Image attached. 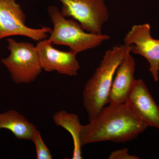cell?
Masks as SVG:
<instances>
[{"mask_svg":"<svg viewBox=\"0 0 159 159\" xmlns=\"http://www.w3.org/2000/svg\"><path fill=\"white\" fill-rule=\"evenodd\" d=\"M148 126L137 118L125 103L105 106L88 124L82 125L81 143H125L136 139Z\"/></svg>","mask_w":159,"mask_h":159,"instance_id":"6da1fadb","label":"cell"},{"mask_svg":"<svg viewBox=\"0 0 159 159\" xmlns=\"http://www.w3.org/2000/svg\"><path fill=\"white\" fill-rule=\"evenodd\" d=\"M131 48L123 44L106 51L93 76L88 80L83 93V103L89 121L98 116L109 102V96L116 71Z\"/></svg>","mask_w":159,"mask_h":159,"instance_id":"7a4b0ae2","label":"cell"},{"mask_svg":"<svg viewBox=\"0 0 159 159\" xmlns=\"http://www.w3.org/2000/svg\"><path fill=\"white\" fill-rule=\"evenodd\" d=\"M48 11L53 25L48 39L53 45L66 46L70 51L77 54L97 48L110 39L107 34H93L85 31L77 21L63 16L55 6H49Z\"/></svg>","mask_w":159,"mask_h":159,"instance_id":"3957f363","label":"cell"},{"mask_svg":"<svg viewBox=\"0 0 159 159\" xmlns=\"http://www.w3.org/2000/svg\"><path fill=\"white\" fill-rule=\"evenodd\" d=\"M7 42L9 54L1 59V62L9 71L12 81L17 84L34 81L43 70L35 46L11 38L8 39Z\"/></svg>","mask_w":159,"mask_h":159,"instance_id":"277c9868","label":"cell"},{"mask_svg":"<svg viewBox=\"0 0 159 159\" xmlns=\"http://www.w3.org/2000/svg\"><path fill=\"white\" fill-rule=\"evenodd\" d=\"M63 16L79 23L84 30L93 34H102L109 13L104 0H59Z\"/></svg>","mask_w":159,"mask_h":159,"instance_id":"5b68a950","label":"cell"},{"mask_svg":"<svg viewBox=\"0 0 159 159\" xmlns=\"http://www.w3.org/2000/svg\"><path fill=\"white\" fill-rule=\"evenodd\" d=\"M26 15L16 0H0V40L15 35L26 36L34 41L47 39L52 29H33L26 25Z\"/></svg>","mask_w":159,"mask_h":159,"instance_id":"8992f818","label":"cell"},{"mask_svg":"<svg viewBox=\"0 0 159 159\" xmlns=\"http://www.w3.org/2000/svg\"><path fill=\"white\" fill-rule=\"evenodd\" d=\"M124 44L131 48L130 53L140 55L149 64V70L155 82L159 79V39L151 34L148 24L134 25L125 35Z\"/></svg>","mask_w":159,"mask_h":159,"instance_id":"52a82bcc","label":"cell"},{"mask_svg":"<svg viewBox=\"0 0 159 159\" xmlns=\"http://www.w3.org/2000/svg\"><path fill=\"white\" fill-rule=\"evenodd\" d=\"M49 39L39 42L36 46L41 67L48 72L56 71L67 76H77L80 69L77 54L73 51H63L54 48Z\"/></svg>","mask_w":159,"mask_h":159,"instance_id":"ba28073f","label":"cell"},{"mask_svg":"<svg viewBox=\"0 0 159 159\" xmlns=\"http://www.w3.org/2000/svg\"><path fill=\"white\" fill-rule=\"evenodd\" d=\"M125 104L132 112L148 127L159 129V106L142 79H136Z\"/></svg>","mask_w":159,"mask_h":159,"instance_id":"9c48e42d","label":"cell"},{"mask_svg":"<svg viewBox=\"0 0 159 159\" xmlns=\"http://www.w3.org/2000/svg\"><path fill=\"white\" fill-rule=\"evenodd\" d=\"M136 63L131 53L126 55L117 68L111 87L109 104H124L132 92L135 79Z\"/></svg>","mask_w":159,"mask_h":159,"instance_id":"30bf717a","label":"cell"},{"mask_svg":"<svg viewBox=\"0 0 159 159\" xmlns=\"http://www.w3.org/2000/svg\"><path fill=\"white\" fill-rule=\"evenodd\" d=\"M10 131L19 140H30L36 128L28 119L18 112L13 110L0 113V129Z\"/></svg>","mask_w":159,"mask_h":159,"instance_id":"8fae6325","label":"cell"},{"mask_svg":"<svg viewBox=\"0 0 159 159\" xmlns=\"http://www.w3.org/2000/svg\"><path fill=\"white\" fill-rule=\"evenodd\" d=\"M54 123L69 132L72 136L74 143L72 159H82L81 127L79 118L77 115L65 111H60L53 115Z\"/></svg>","mask_w":159,"mask_h":159,"instance_id":"7c38bea8","label":"cell"},{"mask_svg":"<svg viewBox=\"0 0 159 159\" xmlns=\"http://www.w3.org/2000/svg\"><path fill=\"white\" fill-rule=\"evenodd\" d=\"M36 150V158L37 159H52L50 151L43 141L40 133L36 129L31 139Z\"/></svg>","mask_w":159,"mask_h":159,"instance_id":"4fadbf2b","label":"cell"},{"mask_svg":"<svg viewBox=\"0 0 159 159\" xmlns=\"http://www.w3.org/2000/svg\"><path fill=\"white\" fill-rule=\"evenodd\" d=\"M109 159H138L139 157L131 155L126 148H122L113 151L109 156Z\"/></svg>","mask_w":159,"mask_h":159,"instance_id":"5bb4252c","label":"cell"}]
</instances>
